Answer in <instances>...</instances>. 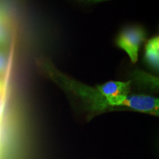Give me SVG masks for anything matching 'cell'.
I'll use <instances>...</instances> for the list:
<instances>
[{
    "label": "cell",
    "mask_w": 159,
    "mask_h": 159,
    "mask_svg": "<svg viewBox=\"0 0 159 159\" xmlns=\"http://www.w3.org/2000/svg\"><path fill=\"white\" fill-rule=\"evenodd\" d=\"M7 60L5 55L0 51V76L3 75V72L7 69Z\"/></svg>",
    "instance_id": "obj_5"
},
{
    "label": "cell",
    "mask_w": 159,
    "mask_h": 159,
    "mask_svg": "<svg viewBox=\"0 0 159 159\" xmlns=\"http://www.w3.org/2000/svg\"><path fill=\"white\" fill-rule=\"evenodd\" d=\"M80 2H99L105 1V0H78Z\"/></svg>",
    "instance_id": "obj_6"
},
{
    "label": "cell",
    "mask_w": 159,
    "mask_h": 159,
    "mask_svg": "<svg viewBox=\"0 0 159 159\" xmlns=\"http://www.w3.org/2000/svg\"><path fill=\"white\" fill-rule=\"evenodd\" d=\"M6 88H7V78L0 76V111L5 99Z\"/></svg>",
    "instance_id": "obj_4"
},
{
    "label": "cell",
    "mask_w": 159,
    "mask_h": 159,
    "mask_svg": "<svg viewBox=\"0 0 159 159\" xmlns=\"http://www.w3.org/2000/svg\"><path fill=\"white\" fill-rule=\"evenodd\" d=\"M144 58L151 68L154 70L158 71L159 66V38L154 37L145 46Z\"/></svg>",
    "instance_id": "obj_3"
},
{
    "label": "cell",
    "mask_w": 159,
    "mask_h": 159,
    "mask_svg": "<svg viewBox=\"0 0 159 159\" xmlns=\"http://www.w3.org/2000/svg\"><path fill=\"white\" fill-rule=\"evenodd\" d=\"M122 108L158 116L159 100L148 95H127L123 101Z\"/></svg>",
    "instance_id": "obj_2"
},
{
    "label": "cell",
    "mask_w": 159,
    "mask_h": 159,
    "mask_svg": "<svg viewBox=\"0 0 159 159\" xmlns=\"http://www.w3.org/2000/svg\"><path fill=\"white\" fill-rule=\"evenodd\" d=\"M144 40V30L138 27H129L120 33L117 38L116 44L128 54L131 62L135 63L138 61L139 49Z\"/></svg>",
    "instance_id": "obj_1"
}]
</instances>
